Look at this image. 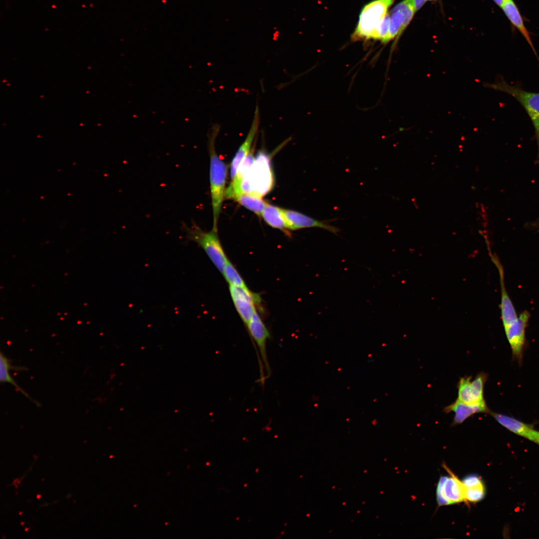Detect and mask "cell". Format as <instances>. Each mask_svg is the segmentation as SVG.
I'll return each instance as SVG.
<instances>
[{
	"mask_svg": "<svg viewBox=\"0 0 539 539\" xmlns=\"http://www.w3.org/2000/svg\"><path fill=\"white\" fill-rule=\"evenodd\" d=\"M222 273L230 285L248 288L241 275L229 260L226 264Z\"/></svg>",
	"mask_w": 539,
	"mask_h": 539,
	"instance_id": "cell-20",
	"label": "cell"
},
{
	"mask_svg": "<svg viewBox=\"0 0 539 539\" xmlns=\"http://www.w3.org/2000/svg\"><path fill=\"white\" fill-rule=\"evenodd\" d=\"M428 0L433 1V0Z\"/></svg>",
	"mask_w": 539,
	"mask_h": 539,
	"instance_id": "cell-26",
	"label": "cell"
},
{
	"mask_svg": "<svg viewBox=\"0 0 539 539\" xmlns=\"http://www.w3.org/2000/svg\"><path fill=\"white\" fill-rule=\"evenodd\" d=\"M220 125L213 124L208 134V145L210 156V182L213 211L212 230L218 231V222L224 198L227 173L224 162L218 155L215 148L216 137L220 131Z\"/></svg>",
	"mask_w": 539,
	"mask_h": 539,
	"instance_id": "cell-1",
	"label": "cell"
},
{
	"mask_svg": "<svg viewBox=\"0 0 539 539\" xmlns=\"http://www.w3.org/2000/svg\"><path fill=\"white\" fill-rule=\"evenodd\" d=\"M266 222L272 228L278 229L288 234L281 212V208L267 203L262 214Z\"/></svg>",
	"mask_w": 539,
	"mask_h": 539,
	"instance_id": "cell-18",
	"label": "cell"
},
{
	"mask_svg": "<svg viewBox=\"0 0 539 539\" xmlns=\"http://www.w3.org/2000/svg\"><path fill=\"white\" fill-rule=\"evenodd\" d=\"M10 370L16 371L27 370V368L23 367L13 366L11 364V360L6 357L1 352L0 354V380L1 383H8L13 385L17 391H19L26 397L30 400L36 405L39 406V403L33 400L23 389H22L15 381L9 373Z\"/></svg>",
	"mask_w": 539,
	"mask_h": 539,
	"instance_id": "cell-17",
	"label": "cell"
},
{
	"mask_svg": "<svg viewBox=\"0 0 539 539\" xmlns=\"http://www.w3.org/2000/svg\"><path fill=\"white\" fill-rule=\"evenodd\" d=\"M283 219L288 230H296L307 228H319L336 234L339 229L324 221H319L297 211L281 208Z\"/></svg>",
	"mask_w": 539,
	"mask_h": 539,
	"instance_id": "cell-11",
	"label": "cell"
},
{
	"mask_svg": "<svg viewBox=\"0 0 539 539\" xmlns=\"http://www.w3.org/2000/svg\"><path fill=\"white\" fill-rule=\"evenodd\" d=\"M488 86L511 95L526 110L534 127L539 161V92L526 91L519 86L510 84L503 79Z\"/></svg>",
	"mask_w": 539,
	"mask_h": 539,
	"instance_id": "cell-5",
	"label": "cell"
},
{
	"mask_svg": "<svg viewBox=\"0 0 539 539\" xmlns=\"http://www.w3.org/2000/svg\"><path fill=\"white\" fill-rule=\"evenodd\" d=\"M183 228L187 239L195 242L201 247L222 272L228 259L220 243L218 231L212 230L206 232L195 224L191 226L184 224Z\"/></svg>",
	"mask_w": 539,
	"mask_h": 539,
	"instance_id": "cell-4",
	"label": "cell"
},
{
	"mask_svg": "<svg viewBox=\"0 0 539 539\" xmlns=\"http://www.w3.org/2000/svg\"><path fill=\"white\" fill-rule=\"evenodd\" d=\"M466 488H469L484 485L482 479L478 475H470L465 477L462 481Z\"/></svg>",
	"mask_w": 539,
	"mask_h": 539,
	"instance_id": "cell-22",
	"label": "cell"
},
{
	"mask_svg": "<svg viewBox=\"0 0 539 539\" xmlns=\"http://www.w3.org/2000/svg\"><path fill=\"white\" fill-rule=\"evenodd\" d=\"M492 261L497 268L499 275L501 290V317L504 327L510 324L517 317V314L514 306L506 290L504 271L502 266L496 256L491 255Z\"/></svg>",
	"mask_w": 539,
	"mask_h": 539,
	"instance_id": "cell-14",
	"label": "cell"
},
{
	"mask_svg": "<svg viewBox=\"0 0 539 539\" xmlns=\"http://www.w3.org/2000/svg\"><path fill=\"white\" fill-rule=\"evenodd\" d=\"M487 379V374L483 372L478 374L473 380L471 376L461 378L457 385V400L471 405L485 402L484 389Z\"/></svg>",
	"mask_w": 539,
	"mask_h": 539,
	"instance_id": "cell-8",
	"label": "cell"
},
{
	"mask_svg": "<svg viewBox=\"0 0 539 539\" xmlns=\"http://www.w3.org/2000/svg\"><path fill=\"white\" fill-rule=\"evenodd\" d=\"M260 125V111L257 105L253 121L248 133L243 143L241 145L231 163V179L233 180L236 177L239 166L252 150V146Z\"/></svg>",
	"mask_w": 539,
	"mask_h": 539,
	"instance_id": "cell-12",
	"label": "cell"
},
{
	"mask_svg": "<svg viewBox=\"0 0 539 539\" xmlns=\"http://www.w3.org/2000/svg\"><path fill=\"white\" fill-rule=\"evenodd\" d=\"M444 467L451 476H442L440 478L436 492L437 501L439 506L466 501V487L462 481L446 466Z\"/></svg>",
	"mask_w": 539,
	"mask_h": 539,
	"instance_id": "cell-6",
	"label": "cell"
},
{
	"mask_svg": "<svg viewBox=\"0 0 539 539\" xmlns=\"http://www.w3.org/2000/svg\"><path fill=\"white\" fill-rule=\"evenodd\" d=\"M501 8L512 24L520 31L537 55L530 33L526 27L520 11L513 0H507Z\"/></svg>",
	"mask_w": 539,
	"mask_h": 539,
	"instance_id": "cell-15",
	"label": "cell"
},
{
	"mask_svg": "<svg viewBox=\"0 0 539 539\" xmlns=\"http://www.w3.org/2000/svg\"><path fill=\"white\" fill-rule=\"evenodd\" d=\"M246 325L252 338L259 348L264 367L268 375L270 376V371L266 349L267 341L270 336L269 332L257 311Z\"/></svg>",
	"mask_w": 539,
	"mask_h": 539,
	"instance_id": "cell-10",
	"label": "cell"
},
{
	"mask_svg": "<svg viewBox=\"0 0 539 539\" xmlns=\"http://www.w3.org/2000/svg\"><path fill=\"white\" fill-rule=\"evenodd\" d=\"M234 200L259 216H262V212L267 203L261 197L244 192L237 195Z\"/></svg>",
	"mask_w": 539,
	"mask_h": 539,
	"instance_id": "cell-19",
	"label": "cell"
},
{
	"mask_svg": "<svg viewBox=\"0 0 539 539\" xmlns=\"http://www.w3.org/2000/svg\"><path fill=\"white\" fill-rule=\"evenodd\" d=\"M489 414L502 426L513 433L527 439L533 427L512 417L490 411Z\"/></svg>",
	"mask_w": 539,
	"mask_h": 539,
	"instance_id": "cell-16",
	"label": "cell"
},
{
	"mask_svg": "<svg viewBox=\"0 0 539 539\" xmlns=\"http://www.w3.org/2000/svg\"><path fill=\"white\" fill-rule=\"evenodd\" d=\"M485 490L484 485L478 487L466 488V501L473 503L481 501L484 498Z\"/></svg>",
	"mask_w": 539,
	"mask_h": 539,
	"instance_id": "cell-21",
	"label": "cell"
},
{
	"mask_svg": "<svg viewBox=\"0 0 539 539\" xmlns=\"http://www.w3.org/2000/svg\"><path fill=\"white\" fill-rule=\"evenodd\" d=\"M272 185L269 159L265 153L260 152L243 179L242 190L244 192L262 197L271 190Z\"/></svg>",
	"mask_w": 539,
	"mask_h": 539,
	"instance_id": "cell-3",
	"label": "cell"
},
{
	"mask_svg": "<svg viewBox=\"0 0 539 539\" xmlns=\"http://www.w3.org/2000/svg\"><path fill=\"white\" fill-rule=\"evenodd\" d=\"M444 411L447 413H454L453 425H456L464 422L467 418L478 413H488L490 410L486 402L478 404H468L458 400L446 407Z\"/></svg>",
	"mask_w": 539,
	"mask_h": 539,
	"instance_id": "cell-13",
	"label": "cell"
},
{
	"mask_svg": "<svg viewBox=\"0 0 539 539\" xmlns=\"http://www.w3.org/2000/svg\"><path fill=\"white\" fill-rule=\"evenodd\" d=\"M394 0H373L361 9L352 40H378L380 24Z\"/></svg>",
	"mask_w": 539,
	"mask_h": 539,
	"instance_id": "cell-2",
	"label": "cell"
},
{
	"mask_svg": "<svg viewBox=\"0 0 539 539\" xmlns=\"http://www.w3.org/2000/svg\"><path fill=\"white\" fill-rule=\"evenodd\" d=\"M527 439L539 445V431L532 429Z\"/></svg>",
	"mask_w": 539,
	"mask_h": 539,
	"instance_id": "cell-23",
	"label": "cell"
},
{
	"mask_svg": "<svg viewBox=\"0 0 539 539\" xmlns=\"http://www.w3.org/2000/svg\"><path fill=\"white\" fill-rule=\"evenodd\" d=\"M231 296L236 309L244 323L247 325L256 312V304L259 303V295L248 288L229 285Z\"/></svg>",
	"mask_w": 539,
	"mask_h": 539,
	"instance_id": "cell-9",
	"label": "cell"
},
{
	"mask_svg": "<svg viewBox=\"0 0 539 539\" xmlns=\"http://www.w3.org/2000/svg\"><path fill=\"white\" fill-rule=\"evenodd\" d=\"M493 0V1H494V2H495V3H496V4H497V5H498L499 6H500V7H501L502 6V5H503V4L504 3V2H505V1H506L507 0Z\"/></svg>",
	"mask_w": 539,
	"mask_h": 539,
	"instance_id": "cell-25",
	"label": "cell"
},
{
	"mask_svg": "<svg viewBox=\"0 0 539 539\" xmlns=\"http://www.w3.org/2000/svg\"><path fill=\"white\" fill-rule=\"evenodd\" d=\"M529 313L525 311L510 324L504 327L510 345L513 359L521 364L523 362L525 345V331L530 318Z\"/></svg>",
	"mask_w": 539,
	"mask_h": 539,
	"instance_id": "cell-7",
	"label": "cell"
},
{
	"mask_svg": "<svg viewBox=\"0 0 539 539\" xmlns=\"http://www.w3.org/2000/svg\"><path fill=\"white\" fill-rule=\"evenodd\" d=\"M428 0H412L415 11L419 10Z\"/></svg>",
	"mask_w": 539,
	"mask_h": 539,
	"instance_id": "cell-24",
	"label": "cell"
}]
</instances>
